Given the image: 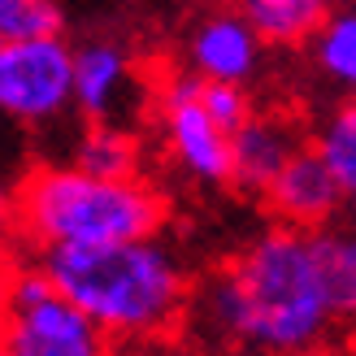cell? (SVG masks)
<instances>
[{"instance_id":"obj_1","label":"cell","mask_w":356,"mask_h":356,"mask_svg":"<svg viewBox=\"0 0 356 356\" xmlns=\"http://www.w3.org/2000/svg\"><path fill=\"white\" fill-rule=\"evenodd\" d=\"M204 330L243 356H300L326 348L334 309L326 296L317 239L270 226L213 270L195 300Z\"/></svg>"},{"instance_id":"obj_2","label":"cell","mask_w":356,"mask_h":356,"mask_svg":"<svg viewBox=\"0 0 356 356\" xmlns=\"http://www.w3.org/2000/svg\"><path fill=\"white\" fill-rule=\"evenodd\" d=\"M35 265L109 343H144L178 326L191 300V278L174 248L156 239L57 248Z\"/></svg>"},{"instance_id":"obj_3","label":"cell","mask_w":356,"mask_h":356,"mask_svg":"<svg viewBox=\"0 0 356 356\" xmlns=\"http://www.w3.org/2000/svg\"><path fill=\"white\" fill-rule=\"evenodd\" d=\"M17 239L40 252L57 248H104L156 239L170 222V200L161 187L139 178H96L70 161L35 165L13 187Z\"/></svg>"},{"instance_id":"obj_4","label":"cell","mask_w":356,"mask_h":356,"mask_svg":"<svg viewBox=\"0 0 356 356\" xmlns=\"http://www.w3.org/2000/svg\"><path fill=\"white\" fill-rule=\"evenodd\" d=\"M5 356H113V343L48 282L35 261L13 265L9 309L0 317Z\"/></svg>"},{"instance_id":"obj_5","label":"cell","mask_w":356,"mask_h":356,"mask_svg":"<svg viewBox=\"0 0 356 356\" xmlns=\"http://www.w3.org/2000/svg\"><path fill=\"white\" fill-rule=\"evenodd\" d=\"M148 109L161 135V148L170 165L191 178L195 187H226L230 183V156H226V131L204 113L195 79L187 70H170L148 87Z\"/></svg>"},{"instance_id":"obj_6","label":"cell","mask_w":356,"mask_h":356,"mask_svg":"<svg viewBox=\"0 0 356 356\" xmlns=\"http://www.w3.org/2000/svg\"><path fill=\"white\" fill-rule=\"evenodd\" d=\"M70 79H74V44L65 35L0 44V113L17 127L44 131L74 113Z\"/></svg>"},{"instance_id":"obj_7","label":"cell","mask_w":356,"mask_h":356,"mask_svg":"<svg viewBox=\"0 0 356 356\" xmlns=\"http://www.w3.org/2000/svg\"><path fill=\"white\" fill-rule=\"evenodd\" d=\"M70 100L83 122H113L131 127L139 104H148V83L139 57L113 40V35H92L74 44V79H70Z\"/></svg>"},{"instance_id":"obj_8","label":"cell","mask_w":356,"mask_h":356,"mask_svg":"<svg viewBox=\"0 0 356 356\" xmlns=\"http://www.w3.org/2000/svg\"><path fill=\"white\" fill-rule=\"evenodd\" d=\"M265 48L257 40V31L248 26V17L230 5H213L204 9L183 35V61L187 74L200 83H230V87H248L265 74Z\"/></svg>"},{"instance_id":"obj_9","label":"cell","mask_w":356,"mask_h":356,"mask_svg":"<svg viewBox=\"0 0 356 356\" xmlns=\"http://www.w3.org/2000/svg\"><path fill=\"white\" fill-rule=\"evenodd\" d=\"M261 204L270 209L274 226L300 230V235H322L343 222V191L309 139L270 178V187L261 191Z\"/></svg>"},{"instance_id":"obj_10","label":"cell","mask_w":356,"mask_h":356,"mask_svg":"<svg viewBox=\"0 0 356 356\" xmlns=\"http://www.w3.org/2000/svg\"><path fill=\"white\" fill-rule=\"evenodd\" d=\"M309 139V127L300 122L291 109L270 104V109H252V118L239 131H230L226 139V156H230V183L243 195H261L270 187V178L282 170V161Z\"/></svg>"},{"instance_id":"obj_11","label":"cell","mask_w":356,"mask_h":356,"mask_svg":"<svg viewBox=\"0 0 356 356\" xmlns=\"http://www.w3.org/2000/svg\"><path fill=\"white\" fill-rule=\"evenodd\" d=\"M309 70L339 100H356V9L334 5L326 13V22L309 35L305 44Z\"/></svg>"},{"instance_id":"obj_12","label":"cell","mask_w":356,"mask_h":356,"mask_svg":"<svg viewBox=\"0 0 356 356\" xmlns=\"http://www.w3.org/2000/svg\"><path fill=\"white\" fill-rule=\"evenodd\" d=\"M265 48H305L334 0H239L235 5Z\"/></svg>"},{"instance_id":"obj_13","label":"cell","mask_w":356,"mask_h":356,"mask_svg":"<svg viewBox=\"0 0 356 356\" xmlns=\"http://www.w3.org/2000/svg\"><path fill=\"white\" fill-rule=\"evenodd\" d=\"M309 144L334 174V183L343 191V218L356 226V100L330 104L309 127Z\"/></svg>"},{"instance_id":"obj_14","label":"cell","mask_w":356,"mask_h":356,"mask_svg":"<svg viewBox=\"0 0 356 356\" xmlns=\"http://www.w3.org/2000/svg\"><path fill=\"white\" fill-rule=\"evenodd\" d=\"M70 165L96 178H139L144 174V144L131 127H113V122H87Z\"/></svg>"},{"instance_id":"obj_15","label":"cell","mask_w":356,"mask_h":356,"mask_svg":"<svg viewBox=\"0 0 356 356\" xmlns=\"http://www.w3.org/2000/svg\"><path fill=\"white\" fill-rule=\"evenodd\" d=\"M313 239H317V261H322V278H326L334 322L356 326V226L339 222V226H330Z\"/></svg>"},{"instance_id":"obj_16","label":"cell","mask_w":356,"mask_h":356,"mask_svg":"<svg viewBox=\"0 0 356 356\" xmlns=\"http://www.w3.org/2000/svg\"><path fill=\"white\" fill-rule=\"evenodd\" d=\"M65 31V13L57 0H0V44L48 40Z\"/></svg>"},{"instance_id":"obj_17","label":"cell","mask_w":356,"mask_h":356,"mask_svg":"<svg viewBox=\"0 0 356 356\" xmlns=\"http://www.w3.org/2000/svg\"><path fill=\"white\" fill-rule=\"evenodd\" d=\"M195 92H200V104H204V113L218 122V127L230 135V131H239L248 118H252L257 109V100L248 87H230V83H200L195 79Z\"/></svg>"},{"instance_id":"obj_18","label":"cell","mask_w":356,"mask_h":356,"mask_svg":"<svg viewBox=\"0 0 356 356\" xmlns=\"http://www.w3.org/2000/svg\"><path fill=\"white\" fill-rule=\"evenodd\" d=\"M17 239V213H13V187L0 183V252H9V243Z\"/></svg>"},{"instance_id":"obj_19","label":"cell","mask_w":356,"mask_h":356,"mask_svg":"<svg viewBox=\"0 0 356 356\" xmlns=\"http://www.w3.org/2000/svg\"><path fill=\"white\" fill-rule=\"evenodd\" d=\"M13 257L9 252H0V317H5V309H9V282H13Z\"/></svg>"},{"instance_id":"obj_20","label":"cell","mask_w":356,"mask_h":356,"mask_svg":"<svg viewBox=\"0 0 356 356\" xmlns=\"http://www.w3.org/2000/svg\"><path fill=\"white\" fill-rule=\"evenodd\" d=\"M300 356H348V352H339V348L326 343V348H313V352H300Z\"/></svg>"},{"instance_id":"obj_21","label":"cell","mask_w":356,"mask_h":356,"mask_svg":"<svg viewBox=\"0 0 356 356\" xmlns=\"http://www.w3.org/2000/svg\"><path fill=\"white\" fill-rule=\"evenodd\" d=\"M339 5H352V9H356V0H339Z\"/></svg>"},{"instance_id":"obj_22","label":"cell","mask_w":356,"mask_h":356,"mask_svg":"<svg viewBox=\"0 0 356 356\" xmlns=\"http://www.w3.org/2000/svg\"><path fill=\"white\" fill-rule=\"evenodd\" d=\"M0 356H5V352H0Z\"/></svg>"}]
</instances>
